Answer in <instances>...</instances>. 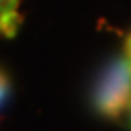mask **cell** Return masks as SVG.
I'll return each instance as SVG.
<instances>
[{
	"mask_svg": "<svg viewBox=\"0 0 131 131\" xmlns=\"http://www.w3.org/2000/svg\"><path fill=\"white\" fill-rule=\"evenodd\" d=\"M124 47H126V49H124V53L131 58V33H129V37L126 38V46H124Z\"/></svg>",
	"mask_w": 131,
	"mask_h": 131,
	"instance_id": "277c9868",
	"label": "cell"
},
{
	"mask_svg": "<svg viewBox=\"0 0 131 131\" xmlns=\"http://www.w3.org/2000/svg\"><path fill=\"white\" fill-rule=\"evenodd\" d=\"M131 104V58L113 57L98 73L91 89V107L106 120H120Z\"/></svg>",
	"mask_w": 131,
	"mask_h": 131,
	"instance_id": "6da1fadb",
	"label": "cell"
},
{
	"mask_svg": "<svg viewBox=\"0 0 131 131\" xmlns=\"http://www.w3.org/2000/svg\"><path fill=\"white\" fill-rule=\"evenodd\" d=\"M9 93H11V80H9V75H7L2 68H0V106L7 100Z\"/></svg>",
	"mask_w": 131,
	"mask_h": 131,
	"instance_id": "3957f363",
	"label": "cell"
},
{
	"mask_svg": "<svg viewBox=\"0 0 131 131\" xmlns=\"http://www.w3.org/2000/svg\"><path fill=\"white\" fill-rule=\"evenodd\" d=\"M126 124H127V127L131 129V104H129V109H127V113H126Z\"/></svg>",
	"mask_w": 131,
	"mask_h": 131,
	"instance_id": "5b68a950",
	"label": "cell"
},
{
	"mask_svg": "<svg viewBox=\"0 0 131 131\" xmlns=\"http://www.w3.org/2000/svg\"><path fill=\"white\" fill-rule=\"evenodd\" d=\"M20 0H0V37H15L22 16L18 11Z\"/></svg>",
	"mask_w": 131,
	"mask_h": 131,
	"instance_id": "7a4b0ae2",
	"label": "cell"
}]
</instances>
